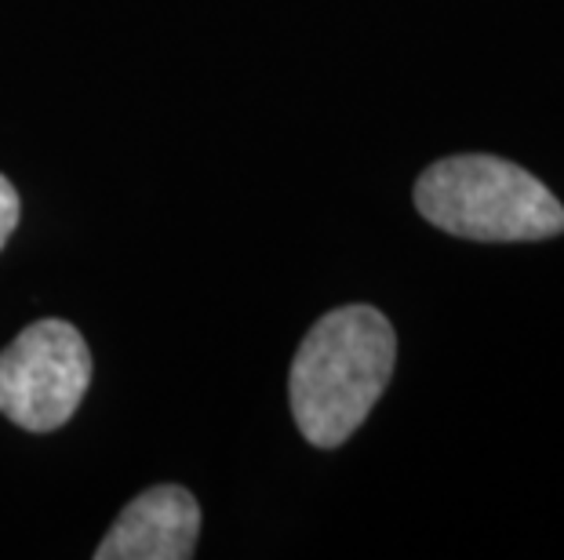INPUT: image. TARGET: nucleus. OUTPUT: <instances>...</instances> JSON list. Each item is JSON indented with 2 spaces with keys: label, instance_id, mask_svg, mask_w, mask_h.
I'll return each instance as SVG.
<instances>
[{
  "label": "nucleus",
  "instance_id": "nucleus-1",
  "mask_svg": "<svg viewBox=\"0 0 564 560\" xmlns=\"http://www.w3.org/2000/svg\"><path fill=\"white\" fill-rule=\"evenodd\" d=\"M398 364V336L376 306H339L306 331L292 361L288 397L295 426L314 448L346 444Z\"/></svg>",
  "mask_w": 564,
  "mask_h": 560
},
{
  "label": "nucleus",
  "instance_id": "nucleus-2",
  "mask_svg": "<svg viewBox=\"0 0 564 560\" xmlns=\"http://www.w3.org/2000/svg\"><path fill=\"white\" fill-rule=\"evenodd\" d=\"M415 208L463 241L518 244L564 233L561 200L532 172L491 153H459L430 164L415 183Z\"/></svg>",
  "mask_w": 564,
  "mask_h": 560
},
{
  "label": "nucleus",
  "instance_id": "nucleus-3",
  "mask_svg": "<svg viewBox=\"0 0 564 560\" xmlns=\"http://www.w3.org/2000/svg\"><path fill=\"white\" fill-rule=\"evenodd\" d=\"M88 383V342L66 320H37L0 353V411L30 433L74 419Z\"/></svg>",
  "mask_w": 564,
  "mask_h": 560
},
{
  "label": "nucleus",
  "instance_id": "nucleus-4",
  "mask_svg": "<svg viewBox=\"0 0 564 560\" xmlns=\"http://www.w3.org/2000/svg\"><path fill=\"white\" fill-rule=\"evenodd\" d=\"M197 498L178 484H161L121 509L95 560H186L197 553Z\"/></svg>",
  "mask_w": 564,
  "mask_h": 560
},
{
  "label": "nucleus",
  "instance_id": "nucleus-5",
  "mask_svg": "<svg viewBox=\"0 0 564 560\" xmlns=\"http://www.w3.org/2000/svg\"><path fill=\"white\" fill-rule=\"evenodd\" d=\"M15 226H19V194H15V186L0 175V248L8 244Z\"/></svg>",
  "mask_w": 564,
  "mask_h": 560
}]
</instances>
